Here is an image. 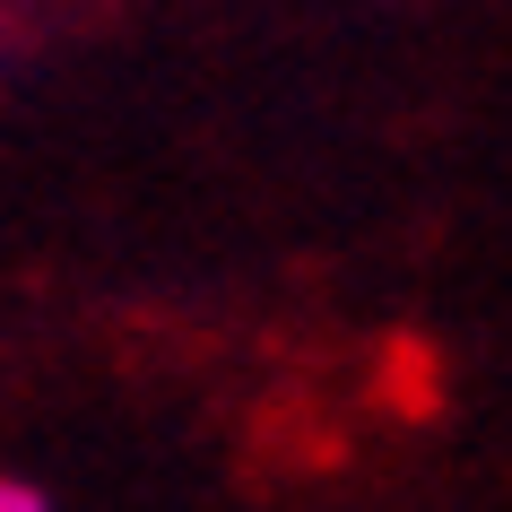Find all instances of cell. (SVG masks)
I'll return each mask as SVG.
<instances>
[{"label":"cell","mask_w":512,"mask_h":512,"mask_svg":"<svg viewBox=\"0 0 512 512\" xmlns=\"http://www.w3.org/2000/svg\"><path fill=\"white\" fill-rule=\"evenodd\" d=\"M0 512H53V495L35 478H18V469H0Z\"/></svg>","instance_id":"cell-1"}]
</instances>
